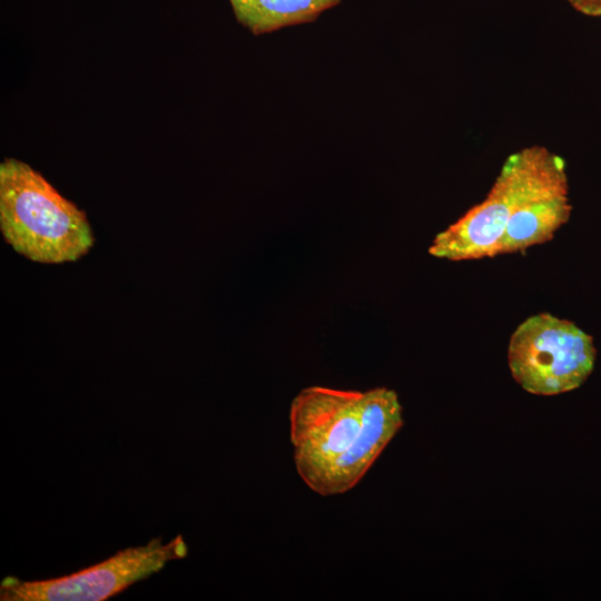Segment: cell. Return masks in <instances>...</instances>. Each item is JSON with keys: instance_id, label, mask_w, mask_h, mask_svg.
<instances>
[{"instance_id": "cell-1", "label": "cell", "mask_w": 601, "mask_h": 601, "mask_svg": "<svg viewBox=\"0 0 601 601\" xmlns=\"http://www.w3.org/2000/svg\"><path fill=\"white\" fill-rule=\"evenodd\" d=\"M293 461L305 485L321 496L353 490L404 424L398 395L313 385L289 406Z\"/></svg>"}, {"instance_id": "cell-2", "label": "cell", "mask_w": 601, "mask_h": 601, "mask_svg": "<svg viewBox=\"0 0 601 601\" xmlns=\"http://www.w3.org/2000/svg\"><path fill=\"white\" fill-rule=\"evenodd\" d=\"M0 230L13 250L41 264L76 262L95 244L86 213L14 158L0 164Z\"/></svg>"}, {"instance_id": "cell-3", "label": "cell", "mask_w": 601, "mask_h": 601, "mask_svg": "<svg viewBox=\"0 0 601 601\" xmlns=\"http://www.w3.org/2000/svg\"><path fill=\"white\" fill-rule=\"evenodd\" d=\"M595 356L591 335L550 313L523 321L508 347L513 378L524 391L543 396L580 387L591 374Z\"/></svg>"}, {"instance_id": "cell-4", "label": "cell", "mask_w": 601, "mask_h": 601, "mask_svg": "<svg viewBox=\"0 0 601 601\" xmlns=\"http://www.w3.org/2000/svg\"><path fill=\"white\" fill-rule=\"evenodd\" d=\"M188 553L181 534L168 542L155 538L144 545L118 551L105 561L78 572L39 581L6 577L0 583L1 601H100L160 571L168 562Z\"/></svg>"}, {"instance_id": "cell-5", "label": "cell", "mask_w": 601, "mask_h": 601, "mask_svg": "<svg viewBox=\"0 0 601 601\" xmlns=\"http://www.w3.org/2000/svg\"><path fill=\"white\" fill-rule=\"evenodd\" d=\"M545 148L534 145L511 154L486 197L440 231L428 253L454 262L497 256L509 219L529 188Z\"/></svg>"}, {"instance_id": "cell-6", "label": "cell", "mask_w": 601, "mask_h": 601, "mask_svg": "<svg viewBox=\"0 0 601 601\" xmlns=\"http://www.w3.org/2000/svg\"><path fill=\"white\" fill-rule=\"evenodd\" d=\"M571 210L565 161L546 148L529 188L509 219L497 256L549 242L569 220Z\"/></svg>"}, {"instance_id": "cell-7", "label": "cell", "mask_w": 601, "mask_h": 601, "mask_svg": "<svg viewBox=\"0 0 601 601\" xmlns=\"http://www.w3.org/2000/svg\"><path fill=\"white\" fill-rule=\"evenodd\" d=\"M237 20L259 35L309 22L339 0H229Z\"/></svg>"}, {"instance_id": "cell-8", "label": "cell", "mask_w": 601, "mask_h": 601, "mask_svg": "<svg viewBox=\"0 0 601 601\" xmlns=\"http://www.w3.org/2000/svg\"><path fill=\"white\" fill-rule=\"evenodd\" d=\"M570 6L587 17H601V0H568Z\"/></svg>"}]
</instances>
